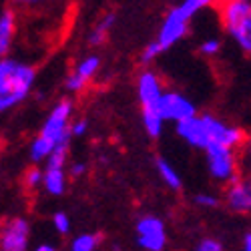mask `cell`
<instances>
[{
	"label": "cell",
	"mask_w": 251,
	"mask_h": 251,
	"mask_svg": "<svg viewBox=\"0 0 251 251\" xmlns=\"http://www.w3.org/2000/svg\"><path fill=\"white\" fill-rule=\"evenodd\" d=\"M34 85V69L14 58H2L0 62V109L8 111L20 104Z\"/></svg>",
	"instance_id": "cell-1"
},
{
	"label": "cell",
	"mask_w": 251,
	"mask_h": 251,
	"mask_svg": "<svg viewBox=\"0 0 251 251\" xmlns=\"http://www.w3.org/2000/svg\"><path fill=\"white\" fill-rule=\"evenodd\" d=\"M205 6H209L207 0H185V2L177 4L175 8H171L167 12L163 25H161V30H159V36H157L161 47L167 50L173 45H177L187 34V25H189V20Z\"/></svg>",
	"instance_id": "cell-2"
},
{
	"label": "cell",
	"mask_w": 251,
	"mask_h": 251,
	"mask_svg": "<svg viewBox=\"0 0 251 251\" xmlns=\"http://www.w3.org/2000/svg\"><path fill=\"white\" fill-rule=\"evenodd\" d=\"M221 18L235 43L245 52H251V2L249 0L225 2L221 8Z\"/></svg>",
	"instance_id": "cell-3"
},
{
	"label": "cell",
	"mask_w": 251,
	"mask_h": 251,
	"mask_svg": "<svg viewBox=\"0 0 251 251\" xmlns=\"http://www.w3.org/2000/svg\"><path fill=\"white\" fill-rule=\"evenodd\" d=\"M71 115H73V100L71 99H62L50 111V115L47 117V121H45L43 129H40L38 135L52 141L54 145H58L65 139L73 137L71 135V125H69Z\"/></svg>",
	"instance_id": "cell-4"
},
{
	"label": "cell",
	"mask_w": 251,
	"mask_h": 251,
	"mask_svg": "<svg viewBox=\"0 0 251 251\" xmlns=\"http://www.w3.org/2000/svg\"><path fill=\"white\" fill-rule=\"evenodd\" d=\"M205 155H207L209 173H211L217 181H229L231 185L235 181H239V177L235 175V157H233V151L229 147L209 145Z\"/></svg>",
	"instance_id": "cell-5"
},
{
	"label": "cell",
	"mask_w": 251,
	"mask_h": 251,
	"mask_svg": "<svg viewBox=\"0 0 251 251\" xmlns=\"http://www.w3.org/2000/svg\"><path fill=\"white\" fill-rule=\"evenodd\" d=\"M137 243L145 251H163L167 245L165 223L157 215H145L137 221Z\"/></svg>",
	"instance_id": "cell-6"
},
{
	"label": "cell",
	"mask_w": 251,
	"mask_h": 251,
	"mask_svg": "<svg viewBox=\"0 0 251 251\" xmlns=\"http://www.w3.org/2000/svg\"><path fill=\"white\" fill-rule=\"evenodd\" d=\"M159 113L163 117V121H173V123H183L187 119L197 117V109L195 104L185 99L181 93H163L161 102H159Z\"/></svg>",
	"instance_id": "cell-7"
},
{
	"label": "cell",
	"mask_w": 251,
	"mask_h": 251,
	"mask_svg": "<svg viewBox=\"0 0 251 251\" xmlns=\"http://www.w3.org/2000/svg\"><path fill=\"white\" fill-rule=\"evenodd\" d=\"M137 93H139L143 113H157L159 111V102H161L163 91H161V82H159L155 73L145 71V73L139 75Z\"/></svg>",
	"instance_id": "cell-8"
},
{
	"label": "cell",
	"mask_w": 251,
	"mask_h": 251,
	"mask_svg": "<svg viewBox=\"0 0 251 251\" xmlns=\"http://www.w3.org/2000/svg\"><path fill=\"white\" fill-rule=\"evenodd\" d=\"M30 237V225L23 217H14L4 225L2 231V251H26Z\"/></svg>",
	"instance_id": "cell-9"
},
{
	"label": "cell",
	"mask_w": 251,
	"mask_h": 251,
	"mask_svg": "<svg viewBox=\"0 0 251 251\" xmlns=\"http://www.w3.org/2000/svg\"><path fill=\"white\" fill-rule=\"evenodd\" d=\"M203 123L207 127V133H209V139H211V145H221V147H229L233 149L235 145L241 143L243 139V133L235 127H229L223 121L215 119L213 115H203Z\"/></svg>",
	"instance_id": "cell-10"
},
{
	"label": "cell",
	"mask_w": 251,
	"mask_h": 251,
	"mask_svg": "<svg viewBox=\"0 0 251 251\" xmlns=\"http://www.w3.org/2000/svg\"><path fill=\"white\" fill-rule=\"evenodd\" d=\"M177 135L195 149H203L207 151V147L211 145V139H209L207 127L203 123V117H193V119H187L183 123L177 125Z\"/></svg>",
	"instance_id": "cell-11"
},
{
	"label": "cell",
	"mask_w": 251,
	"mask_h": 251,
	"mask_svg": "<svg viewBox=\"0 0 251 251\" xmlns=\"http://www.w3.org/2000/svg\"><path fill=\"white\" fill-rule=\"evenodd\" d=\"M227 205L237 213L251 211V183L249 181H235L227 189Z\"/></svg>",
	"instance_id": "cell-12"
},
{
	"label": "cell",
	"mask_w": 251,
	"mask_h": 251,
	"mask_svg": "<svg viewBox=\"0 0 251 251\" xmlns=\"http://www.w3.org/2000/svg\"><path fill=\"white\" fill-rule=\"evenodd\" d=\"M12 34H14V14L8 8H4L0 12V54H2V58H6Z\"/></svg>",
	"instance_id": "cell-13"
},
{
	"label": "cell",
	"mask_w": 251,
	"mask_h": 251,
	"mask_svg": "<svg viewBox=\"0 0 251 251\" xmlns=\"http://www.w3.org/2000/svg\"><path fill=\"white\" fill-rule=\"evenodd\" d=\"M67 187V173L65 169H45V191L49 195H62Z\"/></svg>",
	"instance_id": "cell-14"
},
{
	"label": "cell",
	"mask_w": 251,
	"mask_h": 251,
	"mask_svg": "<svg viewBox=\"0 0 251 251\" xmlns=\"http://www.w3.org/2000/svg\"><path fill=\"white\" fill-rule=\"evenodd\" d=\"M115 20H117V16H115L113 12L104 14V16L99 20V25L93 28V32H91V36H89V43H91L93 47H99V45H102L104 40H107V34H109V30L113 28Z\"/></svg>",
	"instance_id": "cell-15"
},
{
	"label": "cell",
	"mask_w": 251,
	"mask_h": 251,
	"mask_svg": "<svg viewBox=\"0 0 251 251\" xmlns=\"http://www.w3.org/2000/svg\"><path fill=\"white\" fill-rule=\"evenodd\" d=\"M54 149H56V145H54L52 141H49V139H45V137H40V135H38V137L30 143L28 155H30V159H32L34 163H38V161L49 159V157L52 155Z\"/></svg>",
	"instance_id": "cell-16"
},
{
	"label": "cell",
	"mask_w": 251,
	"mask_h": 251,
	"mask_svg": "<svg viewBox=\"0 0 251 251\" xmlns=\"http://www.w3.org/2000/svg\"><path fill=\"white\" fill-rule=\"evenodd\" d=\"M155 167H157L161 179H163L167 185H169L173 191H179V189H181V185H183V183H181V177H179V173L175 171V167H173L171 163H167L165 159L159 157V159L155 161Z\"/></svg>",
	"instance_id": "cell-17"
},
{
	"label": "cell",
	"mask_w": 251,
	"mask_h": 251,
	"mask_svg": "<svg viewBox=\"0 0 251 251\" xmlns=\"http://www.w3.org/2000/svg\"><path fill=\"white\" fill-rule=\"evenodd\" d=\"M69 143H71V137L56 145V149L52 151V155L47 159V169H65L67 155H69Z\"/></svg>",
	"instance_id": "cell-18"
},
{
	"label": "cell",
	"mask_w": 251,
	"mask_h": 251,
	"mask_svg": "<svg viewBox=\"0 0 251 251\" xmlns=\"http://www.w3.org/2000/svg\"><path fill=\"white\" fill-rule=\"evenodd\" d=\"M99 67H100V58L93 54V56H87L85 60H80L75 73H76V75H80V76L85 78V80H91V78L97 75Z\"/></svg>",
	"instance_id": "cell-19"
},
{
	"label": "cell",
	"mask_w": 251,
	"mask_h": 251,
	"mask_svg": "<svg viewBox=\"0 0 251 251\" xmlns=\"http://www.w3.org/2000/svg\"><path fill=\"white\" fill-rule=\"evenodd\" d=\"M97 245H99V235H95V233H82V235L73 239L71 251H95Z\"/></svg>",
	"instance_id": "cell-20"
},
{
	"label": "cell",
	"mask_w": 251,
	"mask_h": 251,
	"mask_svg": "<svg viewBox=\"0 0 251 251\" xmlns=\"http://www.w3.org/2000/svg\"><path fill=\"white\" fill-rule=\"evenodd\" d=\"M163 50H165V49L161 47L159 40H153V43H149L147 47L143 49V52H141V62H143V65H149V62L155 60Z\"/></svg>",
	"instance_id": "cell-21"
},
{
	"label": "cell",
	"mask_w": 251,
	"mask_h": 251,
	"mask_svg": "<svg viewBox=\"0 0 251 251\" xmlns=\"http://www.w3.org/2000/svg\"><path fill=\"white\" fill-rule=\"evenodd\" d=\"M52 223H54V229H56L60 235H67L71 231V219H69L67 213H62V211L54 213L52 215Z\"/></svg>",
	"instance_id": "cell-22"
},
{
	"label": "cell",
	"mask_w": 251,
	"mask_h": 251,
	"mask_svg": "<svg viewBox=\"0 0 251 251\" xmlns=\"http://www.w3.org/2000/svg\"><path fill=\"white\" fill-rule=\"evenodd\" d=\"M25 181H26V187H28V189H36V187L45 185V173L40 171V169H28Z\"/></svg>",
	"instance_id": "cell-23"
},
{
	"label": "cell",
	"mask_w": 251,
	"mask_h": 251,
	"mask_svg": "<svg viewBox=\"0 0 251 251\" xmlns=\"http://www.w3.org/2000/svg\"><path fill=\"white\" fill-rule=\"evenodd\" d=\"M221 50V40L219 38H207L201 43V54L205 56H215Z\"/></svg>",
	"instance_id": "cell-24"
},
{
	"label": "cell",
	"mask_w": 251,
	"mask_h": 251,
	"mask_svg": "<svg viewBox=\"0 0 251 251\" xmlns=\"http://www.w3.org/2000/svg\"><path fill=\"white\" fill-rule=\"evenodd\" d=\"M85 85H87V80L82 78L80 75H76V73H73V75L67 78V82H65L67 91H71V93H78V91H82V89H85Z\"/></svg>",
	"instance_id": "cell-25"
},
{
	"label": "cell",
	"mask_w": 251,
	"mask_h": 251,
	"mask_svg": "<svg viewBox=\"0 0 251 251\" xmlns=\"http://www.w3.org/2000/svg\"><path fill=\"white\" fill-rule=\"evenodd\" d=\"M193 201H195V205H199V207H217V205H219V197L209 195V193H199V195L193 197Z\"/></svg>",
	"instance_id": "cell-26"
},
{
	"label": "cell",
	"mask_w": 251,
	"mask_h": 251,
	"mask_svg": "<svg viewBox=\"0 0 251 251\" xmlns=\"http://www.w3.org/2000/svg\"><path fill=\"white\" fill-rule=\"evenodd\" d=\"M195 251H223V245L217 239L207 237V239H201L199 241V245L195 247Z\"/></svg>",
	"instance_id": "cell-27"
},
{
	"label": "cell",
	"mask_w": 251,
	"mask_h": 251,
	"mask_svg": "<svg viewBox=\"0 0 251 251\" xmlns=\"http://www.w3.org/2000/svg\"><path fill=\"white\" fill-rule=\"evenodd\" d=\"M87 129H89V123L85 119H80V121H76V123L71 125V135L73 137H82V135L87 133Z\"/></svg>",
	"instance_id": "cell-28"
},
{
	"label": "cell",
	"mask_w": 251,
	"mask_h": 251,
	"mask_svg": "<svg viewBox=\"0 0 251 251\" xmlns=\"http://www.w3.org/2000/svg\"><path fill=\"white\" fill-rule=\"evenodd\" d=\"M69 173H71L73 177H80V175H85V173H87V165H85V163H73Z\"/></svg>",
	"instance_id": "cell-29"
},
{
	"label": "cell",
	"mask_w": 251,
	"mask_h": 251,
	"mask_svg": "<svg viewBox=\"0 0 251 251\" xmlns=\"http://www.w3.org/2000/svg\"><path fill=\"white\" fill-rule=\"evenodd\" d=\"M243 251H251V231L245 233V237H243Z\"/></svg>",
	"instance_id": "cell-30"
},
{
	"label": "cell",
	"mask_w": 251,
	"mask_h": 251,
	"mask_svg": "<svg viewBox=\"0 0 251 251\" xmlns=\"http://www.w3.org/2000/svg\"><path fill=\"white\" fill-rule=\"evenodd\" d=\"M34 251H56V247H52V245H49V243H43V245H38Z\"/></svg>",
	"instance_id": "cell-31"
}]
</instances>
